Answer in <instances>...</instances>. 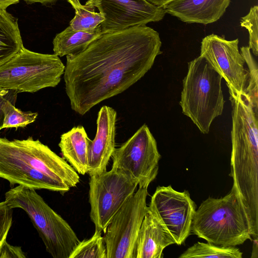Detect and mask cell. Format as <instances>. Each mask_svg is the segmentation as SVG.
Wrapping results in <instances>:
<instances>
[{"label":"cell","instance_id":"obj_1","mask_svg":"<svg viewBox=\"0 0 258 258\" xmlns=\"http://www.w3.org/2000/svg\"><path fill=\"white\" fill-rule=\"evenodd\" d=\"M158 32L146 25L102 33L67 55L63 74L71 108L84 115L140 80L162 53Z\"/></svg>","mask_w":258,"mask_h":258},{"label":"cell","instance_id":"obj_2","mask_svg":"<svg viewBox=\"0 0 258 258\" xmlns=\"http://www.w3.org/2000/svg\"><path fill=\"white\" fill-rule=\"evenodd\" d=\"M0 178L8 180L11 187L18 184L61 194L80 182L78 173L63 158L32 137L0 138Z\"/></svg>","mask_w":258,"mask_h":258},{"label":"cell","instance_id":"obj_3","mask_svg":"<svg viewBox=\"0 0 258 258\" xmlns=\"http://www.w3.org/2000/svg\"><path fill=\"white\" fill-rule=\"evenodd\" d=\"M191 233L222 246L252 240L247 215L234 187L224 197H209L201 204L194 216Z\"/></svg>","mask_w":258,"mask_h":258},{"label":"cell","instance_id":"obj_4","mask_svg":"<svg viewBox=\"0 0 258 258\" xmlns=\"http://www.w3.org/2000/svg\"><path fill=\"white\" fill-rule=\"evenodd\" d=\"M222 77L199 56L188 63L179 104L200 131L208 134L214 119L222 114L225 100Z\"/></svg>","mask_w":258,"mask_h":258},{"label":"cell","instance_id":"obj_5","mask_svg":"<svg viewBox=\"0 0 258 258\" xmlns=\"http://www.w3.org/2000/svg\"><path fill=\"white\" fill-rule=\"evenodd\" d=\"M11 208L23 210L53 258H69L80 241L68 223L52 210L35 189L18 185L5 194Z\"/></svg>","mask_w":258,"mask_h":258},{"label":"cell","instance_id":"obj_6","mask_svg":"<svg viewBox=\"0 0 258 258\" xmlns=\"http://www.w3.org/2000/svg\"><path fill=\"white\" fill-rule=\"evenodd\" d=\"M64 70V64L55 54L35 52L24 47L0 66V88L34 93L54 87L60 82Z\"/></svg>","mask_w":258,"mask_h":258},{"label":"cell","instance_id":"obj_7","mask_svg":"<svg viewBox=\"0 0 258 258\" xmlns=\"http://www.w3.org/2000/svg\"><path fill=\"white\" fill-rule=\"evenodd\" d=\"M89 176L90 217L95 230L104 233L116 213L134 194L138 182L129 174L113 167Z\"/></svg>","mask_w":258,"mask_h":258},{"label":"cell","instance_id":"obj_8","mask_svg":"<svg viewBox=\"0 0 258 258\" xmlns=\"http://www.w3.org/2000/svg\"><path fill=\"white\" fill-rule=\"evenodd\" d=\"M112 167L129 174L139 188H148L156 178L161 158L157 142L147 124L142 125L112 155Z\"/></svg>","mask_w":258,"mask_h":258},{"label":"cell","instance_id":"obj_9","mask_svg":"<svg viewBox=\"0 0 258 258\" xmlns=\"http://www.w3.org/2000/svg\"><path fill=\"white\" fill-rule=\"evenodd\" d=\"M148 188H139L113 217L104 233L107 258H134L138 233L148 211Z\"/></svg>","mask_w":258,"mask_h":258},{"label":"cell","instance_id":"obj_10","mask_svg":"<svg viewBox=\"0 0 258 258\" xmlns=\"http://www.w3.org/2000/svg\"><path fill=\"white\" fill-rule=\"evenodd\" d=\"M196 208L188 191H178L171 185L157 186L148 206L179 245L184 243L191 233Z\"/></svg>","mask_w":258,"mask_h":258},{"label":"cell","instance_id":"obj_11","mask_svg":"<svg viewBox=\"0 0 258 258\" xmlns=\"http://www.w3.org/2000/svg\"><path fill=\"white\" fill-rule=\"evenodd\" d=\"M238 43V38L228 40L211 34L202 39L200 56L225 80L229 91L241 94L247 85L248 71L244 68L245 60Z\"/></svg>","mask_w":258,"mask_h":258},{"label":"cell","instance_id":"obj_12","mask_svg":"<svg viewBox=\"0 0 258 258\" xmlns=\"http://www.w3.org/2000/svg\"><path fill=\"white\" fill-rule=\"evenodd\" d=\"M104 18L102 33L146 25L162 20L166 14L162 7L147 0H90Z\"/></svg>","mask_w":258,"mask_h":258},{"label":"cell","instance_id":"obj_13","mask_svg":"<svg viewBox=\"0 0 258 258\" xmlns=\"http://www.w3.org/2000/svg\"><path fill=\"white\" fill-rule=\"evenodd\" d=\"M116 116V111L106 105L103 106L98 112L96 134L89 148V175L106 171L108 162L115 149Z\"/></svg>","mask_w":258,"mask_h":258},{"label":"cell","instance_id":"obj_14","mask_svg":"<svg viewBox=\"0 0 258 258\" xmlns=\"http://www.w3.org/2000/svg\"><path fill=\"white\" fill-rule=\"evenodd\" d=\"M231 0H175L163 6L166 13L187 23L209 24L224 15Z\"/></svg>","mask_w":258,"mask_h":258},{"label":"cell","instance_id":"obj_15","mask_svg":"<svg viewBox=\"0 0 258 258\" xmlns=\"http://www.w3.org/2000/svg\"><path fill=\"white\" fill-rule=\"evenodd\" d=\"M173 244V238L148 209L138 233L134 258H161L164 248Z\"/></svg>","mask_w":258,"mask_h":258},{"label":"cell","instance_id":"obj_16","mask_svg":"<svg viewBox=\"0 0 258 258\" xmlns=\"http://www.w3.org/2000/svg\"><path fill=\"white\" fill-rule=\"evenodd\" d=\"M91 141L83 126L74 127L60 136L58 146L63 158L81 175L88 173Z\"/></svg>","mask_w":258,"mask_h":258},{"label":"cell","instance_id":"obj_17","mask_svg":"<svg viewBox=\"0 0 258 258\" xmlns=\"http://www.w3.org/2000/svg\"><path fill=\"white\" fill-rule=\"evenodd\" d=\"M24 47L17 20L0 9V66Z\"/></svg>","mask_w":258,"mask_h":258},{"label":"cell","instance_id":"obj_18","mask_svg":"<svg viewBox=\"0 0 258 258\" xmlns=\"http://www.w3.org/2000/svg\"><path fill=\"white\" fill-rule=\"evenodd\" d=\"M102 34L100 26L90 32L74 30L69 26L54 38V54L63 56L80 52Z\"/></svg>","mask_w":258,"mask_h":258},{"label":"cell","instance_id":"obj_19","mask_svg":"<svg viewBox=\"0 0 258 258\" xmlns=\"http://www.w3.org/2000/svg\"><path fill=\"white\" fill-rule=\"evenodd\" d=\"M67 1L75 10V15L70 23V26L74 30L93 32L104 20L101 14L95 12L96 7L90 0L84 5L79 0Z\"/></svg>","mask_w":258,"mask_h":258},{"label":"cell","instance_id":"obj_20","mask_svg":"<svg viewBox=\"0 0 258 258\" xmlns=\"http://www.w3.org/2000/svg\"><path fill=\"white\" fill-rule=\"evenodd\" d=\"M242 252L235 246H222L198 242L181 253L179 258H241Z\"/></svg>","mask_w":258,"mask_h":258},{"label":"cell","instance_id":"obj_21","mask_svg":"<svg viewBox=\"0 0 258 258\" xmlns=\"http://www.w3.org/2000/svg\"><path fill=\"white\" fill-rule=\"evenodd\" d=\"M102 233L101 231L95 230L91 238L80 241L69 258H107Z\"/></svg>","mask_w":258,"mask_h":258},{"label":"cell","instance_id":"obj_22","mask_svg":"<svg viewBox=\"0 0 258 258\" xmlns=\"http://www.w3.org/2000/svg\"><path fill=\"white\" fill-rule=\"evenodd\" d=\"M16 101L6 100L1 109L4 115L2 129L24 127L36 120L38 113L31 111H23L15 107Z\"/></svg>","mask_w":258,"mask_h":258},{"label":"cell","instance_id":"obj_23","mask_svg":"<svg viewBox=\"0 0 258 258\" xmlns=\"http://www.w3.org/2000/svg\"><path fill=\"white\" fill-rule=\"evenodd\" d=\"M246 63L248 71V78L244 93L249 98L255 111L258 113V93H257V66L253 57L248 46H243L240 51Z\"/></svg>","mask_w":258,"mask_h":258},{"label":"cell","instance_id":"obj_24","mask_svg":"<svg viewBox=\"0 0 258 258\" xmlns=\"http://www.w3.org/2000/svg\"><path fill=\"white\" fill-rule=\"evenodd\" d=\"M240 26L245 28L249 34V46L253 54H258V6L252 7L247 15L242 17Z\"/></svg>","mask_w":258,"mask_h":258},{"label":"cell","instance_id":"obj_25","mask_svg":"<svg viewBox=\"0 0 258 258\" xmlns=\"http://www.w3.org/2000/svg\"><path fill=\"white\" fill-rule=\"evenodd\" d=\"M13 209L5 201L0 202V253L12 225Z\"/></svg>","mask_w":258,"mask_h":258},{"label":"cell","instance_id":"obj_26","mask_svg":"<svg viewBox=\"0 0 258 258\" xmlns=\"http://www.w3.org/2000/svg\"><path fill=\"white\" fill-rule=\"evenodd\" d=\"M26 253L20 246H13L6 242L0 253V258H24Z\"/></svg>","mask_w":258,"mask_h":258},{"label":"cell","instance_id":"obj_27","mask_svg":"<svg viewBox=\"0 0 258 258\" xmlns=\"http://www.w3.org/2000/svg\"><path fill=\"white\" fill-rule=\"evenodd\" d=\"M17 92L13 90H5L0 88V131L3 123L4 115L1 107L4 102L7 100L17 101Z\"/></svg>","mask_w":258,"mask_h":258},{"label":"cell","instance_id":"obj_28","mask_svg":"<svg viewBox=\"0 0 258 258\" xmlns=\"http://www.w3.org/2000/svg\"><path fill=\"white\" fill-rule=\"evenodd\" d=\"M20 0H0V9H6L10 5L18 3Z\"/></svg>","mask_w":258,"mask_h":258},{"label":"cell","instance_id":"obj_29","mask_svg":"<svg viewBox=\"0 0 258 258\" xmlns=\"http://www.w3.org/2000/svg\"><path fill=\"white\" fill-rule=\"evenodd\" d=\"M152 4L159 7H163L166 4L169 3L175 0H147Z\"/></svg>","mask_w":258,"mask_h":258},{"label":"cell","instance_id":"obj_30","mask_svg":"<svg viewBox=\"0 0 258 258\" xmlns=\"http://www.w3.org/2000/svg\"><path fill=\"white\" fill-rule=\"evenodd\" d=\"M28 4H32L35 3H40L41 4H46L51 3L56 0H24Z\"/></svg>","mask_w":258,"mask_h":258}]
</instances>
